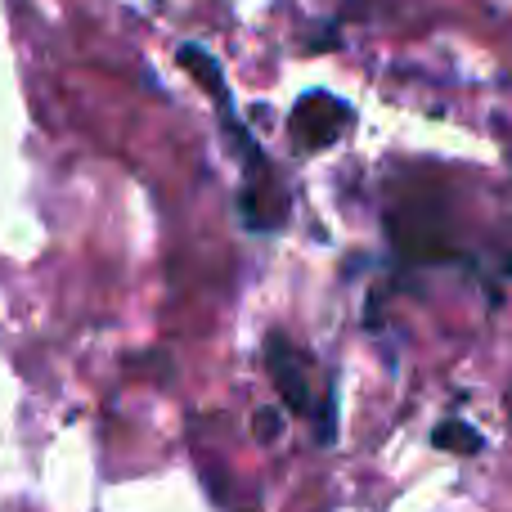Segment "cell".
Masks as SVG:
<instances>
[{
	"instance_id": "1",
	"label": "cell",
	"mask_w": 512,
	"mask_h": 512,
	"mask_svg": "<svg viewBox=\"0 0 512 512\" xmlns=\"http://www.w3.org/2000/svg\"><path fill=\"white\" fill-rule=\"evenodd\" d=\"M346 122H351V108L333 95H306L297 108H292V131L301 135L306 149H324V144H333Z\"/></svg>"
},
{
	"instance_id": "2",
	"label": "cell",
	"mask_w": 512,
	"mask_h": 512,
	"mask_svg": "<svg viewBox=\"0 0 512 512\" xmlns=\"http://www.w3.org/2000/svg\"><path fill=\"white\" fill-rule=\"evenodd\" d=\"M265 369H270L274 387H279L283 405L292 414H310V382H306V360H301L292 346H283V337H270V351H265Z\"/></svg>"
},
{
	"instance_id": "3",
	"label": "cell",
	"mask_w": 512,
	"mask_h": 512,
	"mask_svg": "<svg viewBox=\"0 0 512 512\" xmlns=\"http://www.w3.org/2000/svg\"><path fill=\"white\" fill-rule=\"evenodd\" d=\"M180 63H185V72H194V81L207 90V95L225 104V77H221L216 59L203 50V45H180Z\"/></svg>"
},
{
	"instance_id": "4",
	"label": "cell",
	"mask_w": 512,
	"mask_h": 512,
	"mask_svg": "<svg viewBox=\"0 0 512 512\" xmlns=\"http://www.w3.org/2000/svg\"><path fill=\"white\" fill-rule=\"evenodd\" d=\"M432 441L441 445V450H454V454H477L481 450V436L472 432L468 423H441Z\"/></svg>"
},
{
	"instance_id": "5",
	"label": "cell",
	"mask_w": 512,
	"mask_h": 512,
	"mask_svg": "<svg viewBox=\"0 0 512 512\" xmlns=\"http://www.w3.org/2000/svg\"><path fill=\"white\" fill-rule=\"evenodd\" d=\"M256 436H261V441H274V436H279V414H274V409H261V414H256Z\"/></svg>"
}]
</instances>
